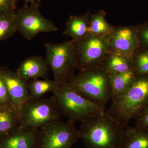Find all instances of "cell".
Returning <instances> with one entry per match:
<instances>
[{"label":"cell","instance_id":"cell-11","mask_svg":"<svg viewBox=\"0 0 148 148\" xmlns=\"http://www.w3.org/2000/svg\"><path fill=\"white\" fill-rule=\"evenodd\" d=\"M0 75L7 88L12 106L20 112L25 103L33 100L27 86V81L5 67H0Z\"/></svg>","mask_w":148,"mask_h":148},{"label":"cell","instance_id":"cell-14","mask_svg":"<svg viewBox=\"0 0 148 148\" xmlns=\"http://www.w3.org/2000/svg\"><path fill=\"white\" fill-rule=\"evenodd\" d=\"M90 13L89 12L84 15L71 16L66 22L64 35L71 38L73 42L79 41L88 36Z\"/></svg>","mask_w":148,"mask_h":148},{"label":"cell","instance_id":"cell-13","mask_svg":"<svg viewBox=\"0 0 148 148\" xmlns=\"http://www.w3.org/2000/svg\"><path fill=\"white\" fill-rule=\"evenodd\" d=\"M49 66L46 59L41 56H34L22 61L16 73L27 81L40 78L45 79L48 76Z\"/></svg>","mask_w":148,"mask_h":148},{"label":"cell","instance_id":"cell-29","mask_svg":"<svg viewBox=\"0 0 148 148\" xmlns=\"http://www.w3.org/2000/svg\"><path fill=\"white\" fill-rule=\"evenodd\" d=\"M42 0H40V1H41Z\"/></svg>","mask_w":148,"mask_h":148},{"label":"cell","instance_id":"cell-9","mask_svg":"<svg viewBox=\"0 0 148 148\" xmlns=\"http://www.w3.org/2000/svg\"><path fill=\"white\" fill-rule=\"evenodd\" d=\"M39 6L24 5L14 12L16 32L26 40H31L40 33L56 32L58 28L41 13Z\"/></svg>","mask_w":148,"mask_h":148},{"label":"cell","instance_id":"cell-1","mask_svg":"<svg viewBox=\"0 0 148 148\" xmlns=\"http://www.w3.org/2000/svg\"><path fill=\"white\" fill-rule=\"evenodd\" d=\"M78 131L87 148H120L124 128L105 111L82 121Z\"/></svg>","mask_w":148,"mask_h":148},{"label":"cell","instance_id":"cell-24","mask_svg":"<svg viewBox=\"0 0 148 148\" xmlns=\"http://www.w3.org/2000/svg\"><path fill=\"white\" fill-rule=\"evenodd\" d=\"M134 119L136 125L148 129V103L136 115Z\"/></svg>","mask_w":148,"mask_h":148},{"label":"cell","instance_id":"cell-7","mask_svg":"<svg viewBox=\"0 0 148 148\" xmlns=\"http://www.w3.org/2000/svg\"><path fill=\"white\" fill-rule=\"evenodd\" d=\"M109 36L89 35L84 39L73 42L76 66L80 71L101 66L110 53Z\"/></svg>","mask_w":148,"mask_h":148},{"label":"cell","instance_id":"cell-26","mask_svg":"<svg viewBox=\"0 0 148 148\" xmlns=\"http://www.w3.org/2000/svg\"><path fill=\"white\" fill-rule=\"evenodd\" d=\"M140 37L141 40L148 45V28L141 30L140 32Z\"/></svg>","mask_w":148,"mask_h":148},{"label":"cell","instance_id":"cell-23","mask_svg":"<svg viewBox=\"0 0 148 148\" xmlns=\"http://www.w3.org/2000/svg\"><path fill=\"white\" fill-rule=\"evenodd\" d=\"M11 105V102L8 90L7 88L0 75V107Z\"/></svg>","mask_w":148,"mask_h":148},{"label":"cell","instance_id":"cell-4","mask_svg":"<svg viewBox=\"0 0 148 148\" xmlns=\"http://www.w3.org/2000/svg\"><path fill=\"white\" fill-rule=\"evenodd\" d=\"M69 83L85 98L101 107L105 108L111 100L110 75L101 66L80 71Z\"/></svg>","mask_w":148,"mask_h":148},{"label":"cell","instance_id":"cell-8","mask_svg":"<svg viewBox=\"0 0 148 148\" xmlns=\"http://www.w3.org/2000/svg\"><path fill=\"white\" fill-rule=\"evenodd\" d=\"M74 123L52 122L41 127L38 148H72L79 138Z\"/></svg>","mask_w":148,"mask_h":148},{"label":"cell","instance_id":"cell-3","mask_svg":"<svg viewBox=\"0 0 148 148\" xmlns=\"http://www.w3.org/2000/svg\"><path fill=\"white\" fill-rule=\"evenodd\" d=\"M52 97L62 114L74 123L105 111V108L85 98L69 82L57 87Z\"/></svg>","mask_w":148,"mask_h":148},{"label":"cell","instance_id":"cell-20","mask_svg":"<svg viewBox=\"0 0 148 148\" xmlns=\"http://www.w3.org/2000/svg\"><path fill=\"white\" fill-rule=\"evenodd\" d=\"M27 86L32 99L38 100L49 92H54L56 89L54 81L48 78L35 79L27 81Z\"/></svg>","mask_w":148,"mask_h":148},{"label":"cell","instance_id":"cell-6","mask_svg":"<svg viewBox=\"0 0 148 148\" xmlns=\"http://www.w3.org/2000/svg\"><path fill=\"white\" fill-rule=\"evenodd\" d=\"M19 126L26 129H38L60 120L61 112L52 97L32 100L25 103L20 111Z\"/></svg>","mask_w":148,"mask_h":148},{"label":"cell","instance_id":"cell-15","mask_svg":"<svg viewBox=\"0 0 148 148\" xmlns=\"http://www.w3.org/2000/svg\"><path fill=\"white\" fill-rule=\"evenodd\" d=\"M120 148H148V129L135 125L124 128Z\"/></svg>","mask_w":148,"mask_h":148},{"label":"cell","instance_id":"cell-17","mask_svg":"<svg viewBox=\"0 0 148 148\" xmlns=\"http://www.w3.org/2000/svg\"><path fill=\"white\" fill-rule=\"evenodd\" d=\"M20 112L12 105L0 107V136L7 134L19 126Z\"/></svg>","mask_w":148,"mask_h":148},{"label":"cell","instance_id":"cell-12","mask_svg":"<svg viewBox=\"0 0 148 148\" xmlns=\"http://www.w3.org/2000/svg\"><path fill=\"white\" fill-rule=\"evenodd\" d=\"M38 130L26 129L18 126L4 135L0 143L3 148H38Z\"/></svg>","mask_w":148,"mask_h":148},{"label":"cell","instance_id":"cell-19","mask_svg":"<svg viewBox=\"0 0 148 148\" xmlns=\"http://www.w3.org/2000/svg\"><path fill=\"white\" fill-rule=\"evenodd\" d=\"M106 12L104 10L99 11L91 14L90 18L89 34L92 36H109L113 31L114 26L106 20Z\"/></svg>","mask_w":148,"mask_h":148},{"label":"cell","instance_id":"cell-25","mask_svg":"<svg viewBox=\"0 0 148 148\" xmlns=\"http://www.w3.org/2000/svg\"><path fill=\"white\" fill-rule=\"evenodd\" d=\"M18 0H0V12L14 14Z\"/></svg>","mask_w":148,"mask_h":148},{"label":"cell","instance_id":"cell-18","mask_svg":"<svg viewBox=\"0 0 148 148\" xmlns=\"http://www.w3.org/2000/svg\"><path fill=\"white\" fill-rule=\"evenodd\" d=\"M109 75L112 91L111 100L127 90L137 77L133 70L126 73Z\"/></svg>","mask_w":148,"mask_h":148},{"label":"cell","instance_id":"cell-2","mask_svg":"<svg viewBox=\"0 0 148 148\" xmlns=\"http://www.w3.org/2000/svg\"><path fill=\"white\" fill-rule=\"evenodd\" d=\"M111 102L106 113L125 128L148 103V75L137 76L127 90Z\"/></svg>","mask_w":148,"mask_h":148},{"label":"cell","instance_id":"cell-22","mask_svg":"<svg viewBox=\"0 0 148 148\" xmlns=\"http://www.w3.org/2000/svg\"><path fill=\"white\" fill-rule=\"evenodd\" d=\"M133 71L137 76L148 75V51L133 56Z\"/></svg>","mask_w":148,"mask_h":148},{"label":"cell","instance_id":"cell-10","mask_svg":"<svg viewBox=\"0 0 148 148\" xmlns=\"http://www.w3.org/2000/svg\"><path fill=\"white\" fill-rule=\"evenodd\" d=\"M109 37L110 53L133 57L138 39L135 29L127 26H114Z\"/></svg>","mask_w":148,"mask_h":148},{"label":"cell","instance_id":"cell-28","mask_svg":"<svg viewBox=\"0 0 148 148\" xmlns=\"http://www.w3.org/2000/svg\"><path fill=\"white\" fill-rule=\"evenodd\" d=\"M0 148H3L1 147H0Z\"/></svg>","mask_w":148,"mask_h":148},{"label":"cell","instance_id":"cell-21","mask_svg":"<svg viewBox=\"0 0 148 148\" xmlns=\"http://www.w3.org/2000/svg\"><path fill=\"white\" fill-rule=\"evenodd\" d=\"M16 32L14 13L0 12V41L10 38Z\"/></svg>","mask_w":148,"mask_h":148},{"label":"cell","instance_id":"cell-5","mask_svg":"<svg viewBox=\"0 0 148 148\" xmlns=\"http://www.w3.org/2000/svg\"><path fill=\"white\" fill-rule=\"evenodd\" d=\"M44 47L46 60L51 68L56 88L70 82L77 69L71 40L60 43L45 42Z\"/></svg>","mask_w":148,"mask_h":148},{"label":"cell","instance_id":"cell-16","mask_svg":"<svg viewBox=\"0 0 148 148\" xmlns=\"http://www.w3.org/2000/svg\"><path fill=\"white\" fill-rule=\"evenodd\" d=\"M101 66L109 75L126 73L133 70L132 58L117 53H109Z\"/></svg>","mask_w":148,"mask_h":148},{"label":"cell","instance_id":"cell-27","mask_svg":"<svg viewBox=\"0 0 148 148\" xmlns=\"http://www.w3.org/2000/svg\"><path fill=\"white\" fill-rule=\"evenodd\" d=\"M25 5H29L30 4L31 5H37L40 6V0H24Z\"/></svg>","mask_w":148,"mask_h":148}]
</instances>
